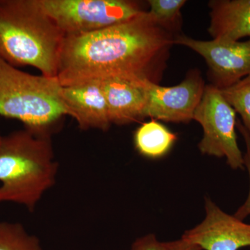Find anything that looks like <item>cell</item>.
Instances as JSON below:
<instances>
[{"instance_id": "obj_9", "label": "cell", "mask_w": 250, "mask_h": 250, "mask_svg": "<svg viewBox=\"0 0 250 250\" xmlns=\"http://www.w3.org/2000/svg\"><path fill=\"white\" fill-rule=\"evenodd\" d=\"M203 221L182 235V239L205 250H238L250 246V225L223 211L205 198Z\"/></svg>"}, {"instance_id": "obj_13", "label": "cell", "mask_w": 250, "mask_h": 250, "mask_svg": "<svg viewBox=\"0 0 250 250\" xmlns=\"http://www.w3.org/2000/svg\"><path fill=\"white\" fill-rule=\"evenodd\" d=\"M177 139V135L154 119L141 125L135 131L134 136L138 152L150 159L165 156Z\"/></svg>"}, {"instance_id": "obj_12", "label": "cell", "mask_w": 250, "mask_h": 250, "mask_svg": "<svg viewBox=\"0 0 250 250\" xmlns=\"http://www.w3.org/2000/svg\"><path fill=\"white\" fill-rule=\"evenodd\" d=\"M208 32L213 40L239 41L250 39V0L208 1Z\"/></svg>"}, {"instance_id": "obj_5", "label": "cell", "mask_w": 250, "mask_h": 250, "mask_svg": "<svg viewBox=\"0 0 250 250\" xmlns=\"http://www.w3.org/2000/svg\"><path fill=\"white\" fill-rule=\"evenodd\" d=\"M65 36L88 34L129 21L148 10L132 0H39Z\"/></svg>"}, {"instance_id": "obj_14", "label": "cell", "mask_w": 250, "mask_h": 250, "mask_svg": "<svg viewBox=\"0 0 250 250\" xmlns=\"http://www.w3.org/2000/svg\"><path fill=\"white\" fill-rule=\"evenodd\" d=\"M148 14L161 27L170 31L174 36L182 34L181 9L185 0H148Z\"/></svg>"}, {"instance_id": "obj_19", "label": "cell", "mask_w": 250, "mask_h": 250, "mask_svg": "<svg viewBox=\"0 0 250 250\" xmlns=\"http://www.w3.org/2000/svg\"><path fill=\"white\" fill-rule=\"evenodd\" d=\"M165 250H202L197 245L181 239L164 243Z\"/></svg>"}, {"instance_id": "obj_16", "label": "cell", "mask_w": 250, "mask_h": 250, "mask_svg": "<svg viewBox=\"0 0 250 250\" xmlns=\"http://www.w3.org/2000/svg\"><path fill=\"white\" fill-rule=\"evenodd\" d=\"M220 90L236 113L241 116L242 123L250 134V75Z\"/></svg>"}, {"instance_id": "obj_17", "label": "cell", "mask_w": 250, "mask_h": 250, "mask_svg": "<svg viewBox=\"0 0 250 250\" xmlns=\"http://www.w3.org/2000/svg\"><path fill=\"white\" fill-rule=\"evenodd\" d=\"M236 129L241 133L246 144V152L243 155V164L247 167L250 177V191L246 201L236 210L234 215L239 220H243L250 215V134L240 120H237Z\"/></svg>"}, {"instance_id": "obj_8", "label": "cell", "mask_w": 250, "mask_h": 250, "mask_svg": "<svg viewBox=\"0 0 250 250\" xmlns=\"http://www.w3.org/2000/svg\"><path fill=\"white\" fill-rule=\"evenodd\" d=\"M205 82L197 69L190 70L178 85L162 86L149 83L144 118L167 123H188L201 101Z\"/></svg>"}, {"instance_id": "obj_1", "label": "cell", "mask_w": 250, "mask_h": 250, "mask_svg": "<svg viewBox=\"0 0 250 250\" xmlns=\"http://www.w3.org/2000/svg\"><path fill=\"white\" fill-rule=\"evenodd\" d=\"M174 39L148 11L113 27L65 36L57 79L62 86L113 77L159 84Z\"/></svg>"}, {"instance_id": "obj_15", "label": "cell", "mask_w": 250, "mask_h": 250, "mask_svg": "<svg viewBox=\"0 0 250 250\" xmlns=\"http://www.w3.org/2000/svg\"><path fill=\"white\" fill-rule=\"evenodd\" d=\"M0 250H43L39 238L22 224L0 221Z\"/></svg>"}, {"instance_id": "obj_10", "label": "cell", "mask_w": 250, "mask_h": 250, "mask_svg": "<svg viewBox=\"0 0 250 250\" xmlns=\"http://www.w3.org/2000/svg\"><path fill=\"white\" fill-rule=\"evenodd\" d=\"M61 98L67 116L76 121L81 129H109L111 123L100 80L62 85Z\"/></svg>"}, {"instance_id": "obj_11", "label": "cell", "mask_w": 250, "mask_h": 250, "mask_svg": "<svg viewBox=\"0 0 250 250\" xmlns=\"http://www.w3.org/2000/svg\"><path fill=\"white\" fill-rule=\"evenodd\" d=\"M100 81L111 124L127 125L144 118L147 85L152 82L123 77H108Z\"/></svg>"}, {"instance_id": "obj_7", "label": "cell", "mask_w": 250, "mask_h": 250, "mask_svg": "<svg viewBox=\"0 0 250 250\" xmlns=\"http://www.w3.org/2000/svg\"><path fill=\"white\" fill-rule=\"evenodd\" d=\"M174 44L188 47L203 57L208 65L210 84L219 89L228 88L250 75V39L200 41L182 34L176 36Z\"/></svg>"}, {"instance_id": "obj_6", "label": "cell", "mask_w": 250, "mask_h": 250, "mask_svg": "<svg viewBox=\"0 0 250 250\" xmlns=\"http://www.w3.org/2000/svg\"><path fill=\"white\" fill-rule=\"evenodd\" d=\"M193 120L203 129L198 145L202 154L225 157L233 170L243 168V153L237 142L236 113L219 88L210 83L206 85Z\"/></svg>"}, {"instance_id": "obj_18", "label": "cell", "mask_w": 250, "mask_h": 250, "mask_svg": "<svg viewBox=\"0 0 250 250\" xmlns=\"http://www.w3.org/2000/svg\"><path fill=\"white\" fill-rule=\"evenodd\" d=\"M130 250H165L164 243L157 239L154 234H147L137 238Z\"/></svg>"}, {"instance_id": "obj_4", "label": "cell", "mask_w": 250, "mask_h": 250, "mask_svg": "<svg viewBox=\"0 0 250 250\" xmlns=\"http://www.w3.org/2000/svg\"><path fill=\"white\" fill-rule=\"evenodd\" d=\"M57 77L21 71L0 58V116L21 121L24 128L52 134L66 109Z\"/></svg>"}, {"instance_id": "obj_20", "label": "cell", "mask_w": 250, "mask_h": 250, "mask_svg": "<svg viewBox=\"0 0 250 250\" xmlns=\"http://www.w3.org/2000/svg\"><path fill=\"white\" fill-rule=\"evenodd\" d=\"M1 139H2V136H1V134H0V143H1Z\"/></svg>"}, {"instance_id": "obj_3", "label": "cell", "mask_w": 250, "mask_h": 250, "mask_svg": "<svg viewBox=\"0 0 250 250\" xmlns=\"http://www.w3.org/2000/svg\"><path fill=\"white\" fill-rule=\"evenodd\" d=\"M59 165L52 134L24 128L2 136L0 143V202L35 209L54 187Z\"/></svg>"}, {"instance_id": "obj_2", "label": "cell", "mask_w": 250, "mask_h": 250, "mask_svg": "<svg viewBox=\"0 0 250 250\" xmlns=\"http://www.w3.org/2000/svg\"><path fill=\"white\" fill-rule=\"evenodd\" d=\"M65 34L39 0H0V58L57 77Z\"/></svg>"}]
</instances>
